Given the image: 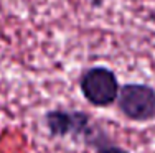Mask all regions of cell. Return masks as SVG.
<instances>
[{"instance_id": "3", "label": "cell", "mask_w": 155, "mask_h": 153, "mask_svg": "<svg viewBox=\"0 0 155 153\" xmlns=\"http://www.w3.org/2000/svg\"><path fill=\"white\" fill-rule=\"evenodd\" d=\"M43 122L48 133L53 138H83L93 125V120L87 112L71 109H51L45 114Z\"/></svg>"}, {"instance_id": "1", "label": "cell", "mask_w": 155, "mask_h": 153, "mask_svg": "<svg viewBox=\"0 0 155 153\" xmlns=\"http://www.w3.org/2000/svg\"><path fill=\"white\" fill-rule=\"evenodd\" d=\"M79 89L91 105L109 107L117 100L120 86L112 69L106 66H93L81 74Z\"/></svg>"}, {"instance_id": "4", "label": "cell", "mask_w": 155, "mask_h": 153, "mask_svg": "<svg viewBox=\"0 0 155 153\" xmlns=\"http://www.w3.org/2000/svg\"><path fill=\"white\" fill-rule=\"evenodd\" d=\"M83 142L86 143V147L93 148L96 153H129L124 147L114 143L112 138L107 135V132L96 123H93L89 130L84 133Z\"/></svg>"}, {"instance_id": "2", "label": "cell", "mask_w": 155, "mask_h": 153, "mask_svg": "<svg viewBox=\"0 0 155 153\" xmlns=\"http://www.w3.org/2000/svg\"><path fill=\"white\" fill-rule=\"evenodd\" d=\"M117 107L125 119L145 123L155 119V89L142 82H129L120 86Z\"/></svg>"}]
</instances>
